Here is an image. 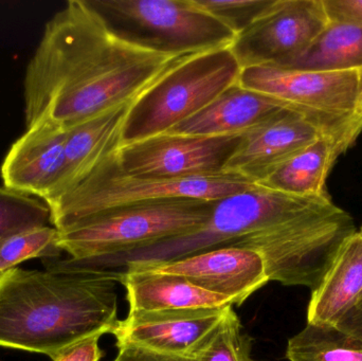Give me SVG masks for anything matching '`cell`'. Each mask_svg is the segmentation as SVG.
I'll list each match as a JSON object with an SVG mask.
<instances>
[{
	"label": "cell",
	"mask_w": 362,
	"mask_h": 361,
	"mask_svg": "<svg viewBox=\"0 0 362 361\" xmlns=\"http://www.w3.org/2000/svg\"><path fill=\"white\" fill-rule=\"evenodd\" d=\"M183 57L117 37L87 0H69L45 25L25 69V126L50 121L70 131L133 103Z\"/></svg>",
	"instance_id": "obj_1"
},
{
	"label": "cell",
	"mask_w": 362,
	"mask_h": 361,
	"mask_svg": "<svg viewBox=\"0 0 362 361\" xmlns=\"http://www.w3.org/2000/svg\"><path fill=\"white\" fill-rule=\"evenodd\" d=\"M120 271L54 261L46 271L14 267L0 273V347L59 352L118 326Z\"/></svg>",
	"instance_id": "obj_2"
},
{
	"label": "cell",
	"mask_w": 362,
	"mask_h": 361,
	"mask_svg": "<svg viewBox=\"0 0 362 361\" xmlns=\"http://www.w3.org/2000/svg\"><path fill=\"white\" fill-rule=\"evenodd\" d=\"M331 197H301L255 184L215 203L204 227L191 235L169 239L116 258L81 261L91 269L118 271L129 262L180 260L221 247H238L261 254L270 279L291 262L308 216L335 207Z\"/></svg>",
	"instance_id": "obj_3"
},
{
	"label": "cell",
	"mask_w": 362,
	"mask_h": 361,
	"mask_svg": "<svg viewBox=\"0 0 362 361\" xmlns=\"http://www.w3.org/2000/svg\"><path fill=\"white\" fill-rule=\"evenodd\" d=\"M215 203L174 199L106 210L59 230L57 247L76 261L125 256L199 230Z\"/></svg>",
	"instance_id": "obj_4"
},
{
	"label": "cell",
	"mask_w": 362,
	"mask_h": 361,
	"mask_svg": "<svg viewBox=\"0 0 362 361\" xmlns=\"http://www.w3.org/2000/svg\"><path fill=\"white\" fill-rule=\"evenodd\" d=\"M255 186L245 178L227 173L182 178L132 175L119 167L115 150L78 186L47 206L51 224L62 230L114 208L174 199L219 201Z\"/></svg>",
	"instance_id": "obj_5"
},
{
	"label": "cell",
	"mask_w": 362,
	"mask_h": 361,
	"mask_svg": "<svg viewBox=\"0 0 362 361\" xmlns=\"http://www.w3.org/2000/svg\"><path fill=\"white\" fill-rule=\"evenodd\" d=\"M231 47L183 57L129 106L121 144L167 133L240 81Z\"/></svg>",
	"instance_id": "obj_6"
},
{
	"label": "cell",
	"mask_w": 362,
	"mask_h": 361,
	"mask_svg": "<svg viewBox=\"0 0 362 361\" xmlns=\"http://www.w3.org/2000/svg\"><path fill=\"white\" fill-rule=\"evenodd\" d=\"M105 27L129 44L189 57L231 47L236 34L196 0H87Z\"/></svg>",
	"instance_id": "obj_7"
},
{
	"label": "cell",
	"mask_w": 362,
	"mask_h": 361,
	"mask_svg": "<svg viewBox=\"0 0 362 361\" xmlns=\"http://www.w3.org/2000/svg\"><path fill=\"white\" fill-rule=\"evenodd\" d=\"M359 70L312 71L280 66L243 68L245 88L276 97L335 135L356 141L362 131L357 116Z\"/></svg>",
	"instance_id": "obj_8"
},
{
	"label": "cell",
	"mask_w": 362,
	"mask_h": 361,
	"mask_svg": "<svg viewBox=\"0 0 362 361\" xmlns=\"http://www.w3.org/2000/svg\"><path fill=\"white\" fill-rule=\"evenodd\" d=\"M329 20L323 0H274L231 46L242 68L284 66L303 54Z\"/></svg>",
	"instance_id": "obj_9"
},
{
	"label": "cell",
	"mask_w": 362,
	"mask_h": 361,
	"mask_svg": "<svg viewBox=\"0 0 362 361\" xmlns=\"http://www.w3.org/2000/svg\"><path fill=\"white\" fill-rule=\"evenodd\" d=\"M244 133L202 137L160 134L116 150L117 163L127 174L182 178L218 175Z\"/></svg>",
	"instance_id": "obj_10"
},
{
	"label": "cell",
	"mask_w": 362,
	"mask_h": 361,
	"mask_svg": "<svg viewBox=\"0 0 362 361\" xmlns=\"http://www.w3.org/2000/svg\"><path fill=\"white\" fill-rule=\"evenodd\" d=\"M127 267L180 276L202 290L230 299L233 307L244 304L270 282L261 254L246 248H215L169 262H129L122 269Z\"/></svg>",
	"instance_id": "obj_11"
},
{
	"label": "cell",
	"mask_w": 362,
	"mask_h": 361,
	"mask_svg": "<svg viewBox=\"0 0 362 361\" xmlns=\"http://www.w3.org/2000/svg\"><path fill=\"white\" fill-rule=\"evenodd\" d=\"M228 307L129 312L112 335L117 348L132 345L189 360L218 326Z\"/></svg>",
	"instance_id": "obj_12"
},
{
	"label": "cell",
	"mask_w": 362,
	"mask_h": 361,
	"mask_svg": "<svg viewBox=\"0 0 362 361\" xmlns=\"http://www.w3.org/2000/svg\"><path fill=\"white\" fill-rule=\"evenodd\" d=\"M325 134L332 133L305 114L284 110L270 120L243 134L223 173L259 184L283 163Z\"/></svg>",
	"instance_id": "obj_13"
},
{
	"label": "cell",
	"mask_w": 362,
	"mask_h": 361,
	"mask_svg": "<svg viewBox=\"0 0 362 361\" xmlns=\"http://www.w3.org/2000/svg\"><path fill=\"white\" fill-rule=\"evenodd\" d=\"M68 131L50 121L29 127L1 165L4 188L44 201L64 162Z\"/></svg>",
	"instance_id": "obj_14"
},
{
	"label": "cell",
	"mask_w": 362,
	"mask_h": 361,
	"mask_svg": "<svg viewBox=\"0 0 362 361\" xmlns=\"http://www.w3.org/2000/svg\"><path fill=\"white\" fill-rule=\"evenodd\" d=\"M284 110L293 108L276 97L250 90L236 83L204 110L167 133L202 137L245 133Z\"/></svg>",
	"instance_id": "obj_15"
},
{
	"label": "cell",
	"mask_w": 362,
	"mask_h": 361,
	"mask_svg": "<svg viewBox=\"0 0 362 361\" xmlns=\"http://www.w3.org/2000/svg\"><path fill=\"white\" fill-rule=\"evenodd\" d=\"M131 104L108 110L68 131L63 165L45 203L72 190L104 157L118 148Z\"/></svg>",
	"instance_id": "obj_16"
},
{
	"label": "cell",
	"mask_w": 362,
	"mask_h": 361,
	"mask_svg": "<svg viewBox=\"0 0 362 361\" xmlns=\"http://www.w3.org/2000/svg\"><path fill=\"white\" fill-rule=\"evenodd\" d=\"M120 271L129 312L233 307L230 299L202 290L180 276L134 267Z\"/></svg>",
	"instance_id": "obj_17"
},
{
	"label": "cell",
	"mask_w": 362,
	"mask_h": 361,
	"mask_svg": "<svg viewBox=\"0 0 362 361\" xmlns=\"http://www.w3.org/2000/svg\"><path fill=\"white\" fill-rule=\"evenodd\" d=\"M362 297V237L342 244L333 264L310 295L308 324L336 326Z\"/></svg>",
	"instance_id": "obj_18"
},
{
	"label": "cell",
	"mask_w": 362,
	"mask_h": 361,
	"mask_svg": "<svg viewBox=\"0 0 362 361\" xmlns=\"http://www.w3.org/2000/svg\"><path fill=\"white\" fill-rule=\"evenodd\" d=\"M354 142L325 134L283 163L259 186L301 197H331L327 178L338 157Z\"/></svg>",
	"instance_id": "obj_19"
},
{
	"label": "cell",
	"mask_w": 362,
	"mask_h": 361,
	"mask_svg": "<svg viewBox=\"0 0 362 361\" xmlns=\"http://www.w3.org/2000/svg\"><path fill=\"white\" fill-rule=\"evenodd\" d=\"M284 67L312 71L361 70L362 27L329 21L308 50Z\"/></svg>",
	"instance_id": "obj_20"
},
{
	"label": "cell",
	"mask_w": 362,
	"mask_h": 361,
	"mask_svg": "<svg viewBox=\"0 0 362 361\" xmlns=\"http://www.w3.org/2000/svg\"><path fill=\"white\" fill-rule=\"evenodd\" d=\"M288 361H362V341L337 326L306 324L288 339Z\"/></svg>",
	"instance_id": "obj_21"
},
{
	"label": "cell",
	"mask_w": 362,
	"mask_h": 361,
	"mask_svg": "<svg viewBox=\"0 0 362 361\" xmlns=\"http://www.w3.org/2000/svg\"><path fill=\"white\" fill-rule=\"evenodd\" d=\"M253 339L243 331L233 307L189 361H253Z\"/></svg>",
	"instance_id": "obj_22"
},
{
	"label": "cell",
	"mask_w": 362,
	"mask_h": 361,
	"mask_svg": "<svg viewBox=\"0 0 362 361\" xmlns=\"http://www.w3.org/2000/svg\"><path fill=\"white\" fill-rule=\"evenodd\" d=\"M59 230L42 226L15 233L0 241V273L14 268L19 263L35 258H55L62 250L57 247Z\"/></svg>",
	"instance_id": "obj_23"
},
{
	"label": "cell",
	"mask_w": 362,
	"mask_h": 361,
	"mask_svg": "<svg viewBox=\"0 0 362 361\" xmlns=\"http://www.w3.org/2000/svg\"><path fill=\"white\" fill-rule=\"evenodd\" d=\"M50 218L44 201L0 187V241L28 229L48 226Z\"/></svg>",
	"instance_id": "obj_24"
},
{
	"label": "cell",
	"mask_w": 362,
	"mask_h": 361,
	"mask_svg": "<svg viewBox=\"0 0 362 361\" xmlns=\"http://www.w3.org/2000/svg\"><path fill=\"white\" fill-rule=\"evenodd\" d=\"M196 2L238 36L267 10L274 0H196Z\"/></svg>",
	"instance_id": "obj_25"
},
{
	"label": "cell",
	"mask_w": 362,
	"mask_h": 361,
	"mask_svg": "<svg viewBox=\"0 0 362 361\" xmlns=\"http://www.w3.org/2000/svg\"><path fill=\"white\" fill-rule=\"evenodd\" d=\"M329 21L362 27V0H323Z\"/></svg>",
	"instance_id": "obj_26"
},
{
	"label": "cell",
	"mask_w": 362,
	"mask_h": 361,
	"mask_svg": "<svg viewBox=\"0 0 362 361\" xmlns=\"http://www.w3.org/2000/svg\"><path fill=\"white\" fill-rule=\"evenodd\" d=\"M101 335H95L84 339L67 349L59 352L52 358L53 361H100L104 356V352L100 348L99 341Z\"/></svg>",
	"instance_id": "obj_27"
},
{
	"label": "cell",
	"mask_w": 362,
	"mask_h": 361,
	"mask_svg": "<svg viewBox=\"0 0 362 361\" xmlns=\"http://www.w3.org/2000/svg\"><path fill=\"white\" fill-rule=\"evenodd\" d=\"M119 352L114 361H189L173 356L161 355L148 350L125 345L118 348Z\"/></svg>",
	"instance_id": "obj_28"
},
{
	"label": "cell",
	"mask_w": 362,
	"mask_h": 361,
	"mask_svg": "<svg viewBox=\"0 0 362 361\" xmlns=\"http://www.w3.org/2000/svg\"><path fill=\"white\" fill-rule=\"evenodd\" d=\"M336 326L362 341V297Z\"/></svg>",
	"instance_id": "obj_29"
},
{
	"label": "cell",
	"mask_w": 362,
	"mask_h": 361,
	"mask_svg": "<svg viewBox=\"0 0 362 361\" xmlns=\"http://www.w3.org/2000/svg\"><path fill=\"white\" fill-rule=\"evenodd\" d=\"M357 116L362 118V68L359 70L358 97H357Z\"/></svg>",
	"instance_id": "obj_30"
},
{
	"label": "cell",
	"mask_w": 362,
	"mask_h": 361,
	"mask_svg": "<svg viewBox=\"0 0 362 361\" xmlns=\"http://www.w3.org/2000/svg\"><path fill=\"white\" fill-rule=\"evenodd\" d=\"M359 233H361V235L362 237V226H361V228L359 229V231H358Z\"/></svg>",
	"instance_id": "obj_31"
},
{
	"label": "cell",
	"mask_w": 362,
	"mask_h": 361,
	"mask_svg": "<svg viewBox=\"0 0 362 361\" xmlns=\"http://www.w3.org/2000/svg\"></svg>",
	"instance_id": "obj_32"
}]
</instances>
